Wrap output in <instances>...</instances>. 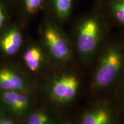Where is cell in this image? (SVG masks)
<instances>
[{
    "instance_id": "obj_1",
    "label": "cell",
    "mask_w": 124,
    "mask_h": 124,
    "mask_svg": "<svg viewBox=\"0 0 124 124\" xmlns=\"http://www.w3.org/2000/svg\"><path fill=\"white\" fill-rule=\"evenodd\" d=\"M124 56L118 46H109L101 58L94 74L93 86L97 90L109 87L120 75L124 66Z\"/></svg>"
},
{
    "instance_id": "obj_2",
    "label": "cell",
    "mask_w": 124,
    "mask_h": 124,
    "mask_svg": "<svg viewBox=\"0 0 124 124\" xmlns=\"http://www.w3.org/2000/svg\"><path fill=\"white\" fill-rule=\"evenodd\" d=\"M101 27L98 19L90 17L80 24L77 36V47L83 58H89L95 53L100 43Z\"/></svg>"
},
{
    "instance_id": "obj_3",
    "label": "cell",
    "mask_w": 124,
    "mask_h": 124,
    "mask_svg": "<svg viewBox=\"0 0 124 124\" xmlns=\"http://www.w3.org/2000/svg\"><path fill=\"white\" fill-rule=\"evenodd\" d=\"M45 43L51 56L60 62L70 59L71 50L66 37L58 28L52 24H48L44 31Z\"/></svg>"
},
{
    "instance_id": "obj_4",
    "label": "cell",
    "mask_w": 124,
    "mask_h": 124,
    "mask_svg": "<svg viewBox=\"0 0 124 124\" xmlns=\"http://www.w3.org/2000/svg\"><path fill=\"white\" fill-rule=\"evenodd\" d=\"M79 79L75 74H64L56 78L51 87L52 98L60 104L72 102L79 89Z\"/></svg>"
},
{
    "instance_id": "obj_5",
    "label": "cell",
    "mask_w": 124,
    "mask_h": 124,
    "mask_svg": "<svg viewBox=\"0 0 124 124\" xmlns=\"http://www.w3.org/2000/svg\"><path fill=\"white\" fill-rule=\"evenodd\" d=\"M111 111L105 106H99L89 109L83 114L81 124H111Z\"/></svg>"
},
{
    "instance_id": "obj_6",
    "label": "cell",
    "mask_w": 124,
    "mask_h": 124,
    "mask_svg": "<svg viewBox=\"0 0 124 124\" xmlns=\"http://www.w3.org/2000/svg\"><path fill=\"white\" fill-rule=\"evenodd\" d=\"M2 97L6 105L17 114H22L29 108V100L23 93L15 90L5 91Z\"/></svg>"
},
{
    "instance_id": "obj_7",
    "label": "cell",
    "mask_w": 124,
    "mask_h": 124,
    "mask_svg": "<svg viewBox=\"0 0 124 124\" xmlns=\"http://www.w3.org/2000/svg\"><path fill=\"white\" fill-rule=\"evenodd\" d=\"M23 42L22 35L18 29L12 28L6 32L0 39V46L3 52L12 55L19 50Z\"/></svg>"
},
{
    "instance_id": "obj_8",
    "label": "cell",
    "mask_w": 124,
    "mask_h": 124,
    "mask_svg": "<svg viewBox=\"0 0 124 124\" xmlns=\"http://www.w3.org/2000/svg\"><path fill=\"white\" fill-rule=\"evenodd\" d=\"M0 87L5 91H23L25 84L23 79L13 71L8 69L0 70Z\"/></svg>"
},
{
    "instance_id": "obj_9",
    "label": "cell",
    "mask_w": 124,
    "mask_h": 124,
    "mask_svg": "<svg viewBox=\"0 0 124 124\" xmlns=\"http://www.w3.org/2000/svg\"><path fill=\"white\" fill-rule=\"evenodd\" d=\"M24 60L31 71H37L43 60L42 51L38 46H31L25 52Z\"/></svg>"
},
{
    "instance_id": "obj_10",
    "label": "cell",
    "mask_w": 124,
    "mask_h": 124,
    "mask_svg": "<svg viewBox=\"0 0 124 124\" xmlns=\"http://www.w3.org/2000/svg\"><path fill=\"white\" fill-rule=\"evenodd\" d=\"M73 0H52L56 15L60 20H65L70 15Z\"/></svg>"
},
{
    "instance_id": "obj_11",
    "label": "cell",
    "mask_w": 124,
    "mask_h": 124,
    "mask_svg": "<svg viewBox=\"0 0 124 124\" xmlns=\"http://www.w3.org/2000/svg\"><path fill=\"white\" fill-rule=\"evenodd\" d=\"M109 5L114 18L124 26V0H110Z\"/></svg>"
},
{
    "instance_id": "obj_12",
    "label": "cell",
    "mask_w": 124,
    "mask_h": 124,
    "mask_svg": "<svg viewBox=\"0 0 124 124\" xmlns=\"http://www.w3.org/2000/svg\"><path fill=\"white\" fill-rule=\"evenodd\" d=\"M50 117L46 113L37 111L29 116L27 124H49Z\"/></svg>"
},
{
    "instance_id": "obj_13",
    "label": "cell",
    "mask_w": 124,
    "mask_h": 124,
    "mask_svg": "<svg viewBox=\"0 0 124 124\" xmlns=\"http://www.w3.org/2000/svg\"><path fill=\"white\" fill-rule=\"evenodd\" d=\"M44 0H24V5L28 13H36L42 7Z\"/></svg>"
},
{
    "instance_id": "obj_14",
    "label": "cell",
    "mask_w": 124,
    "mask_h": 124,
    "mask_svg": "<svg viewBox=\"0 0 124 124\" xmlns=\"http://www.w3.org/2000/svg\"><path fill=\"white\" fill-rule=\"evenodd\" d=\"M6 20L5 12L2 4L0 2V29L2 27Z\"/></svg>"
},
{
    "instance_id": "obj_15",
    "label": "cell",
    "mask_w": 124,
    "mask_h": 124,
    "mask_svg": "<svg viewBox=\"0 0 124 124\" xmlns=\"http://www.w3.org/2000/svg\"><path fill=\"white\" fill-rule=\"evenodd\" d=\"M0 124H5L4 122V120H0Z\"/></svg>"
},
{
    "instance_id": "obj_16",
    "label": "cell",
    "mask_w": 124,
    "mask_h": 124,
    "mask_svg": "<svg viewBox=\"0 0 124 124\" xmlns=\"http://www.w3.org/2000/svg\"><path fill=\"white\" fill-rule=\"evenodd\" d=\"M71 124L69 123V122H64V123H63V124Z\"/></svg>"
}]
</instances>
